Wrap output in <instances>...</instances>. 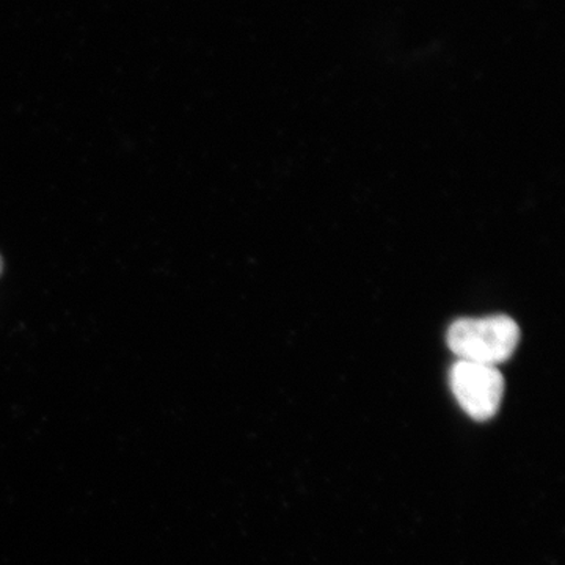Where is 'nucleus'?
<instances>
[{
    "instance_id": "nucleus-1",
    "label": "nucleus",
    "mask_w": 565,
    "mask_h": 565,
    "mask_svg": "<svg viewBox=\"0 0 565 565\" xmlns=\"http://www.w3.org/2000/svg\"><path fill=\"white\" fill-rule=\"evenodd\" d=\"M520 327L509 316L459 319L449 327L446 343L459 360L497 366L514 355Z\"/></svg>"
},
{
    "instance_id": "nucleus-2",
    "label": "nucleus",
    "mask_w": 565,
    "mask_h": 565,
    "mask_svg": "<svg viewBox=\"0 0 565 565\" xmlns=\"http://www.w3.org/2000/svg\"><path fill=\"white\" fill-rule=\"evenodd\" d=\"M449 386L465 414L484 423L500 412L504 377L497 366L457 360L449 373Z\"/></svg>"
},
{
    "instance_id": "nucleus-3",
    "label": "nucleus",
    "mask_w": 565,
    "mask_h": 565,
    "mask_svg": "<svg viewBox=\"0 0 565 565\" xmlns=\"http://www.w3.org/2000/svg\"><path fill=\"white\" fill-rule=\"evenodd\" d=\"M0 273H2V258H0Z\"/></svg>"
}]
</instances>
